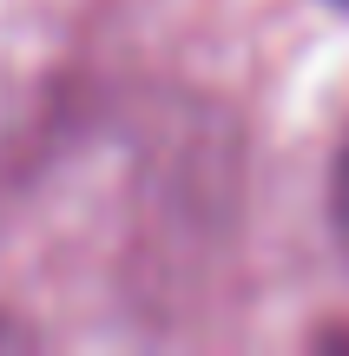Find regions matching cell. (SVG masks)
Wrapping results in <instances>:
<instances>
[{
	"label": "cell",
	"instance_id": "obj_1",
	"mask_svg": "<svg viewBox=\"0 0 349 356\" xmlns=\"http://www.w3.org/2000/svg\"><path fill=\"white\" fill-rule=\"evenodd\" d=\"M330 218H337V238H343V251H349V139H343V152H337V185H330Z\"/></svg>",
	"mask_w": 349,
	"mask_h": 356
}]
</instances>
